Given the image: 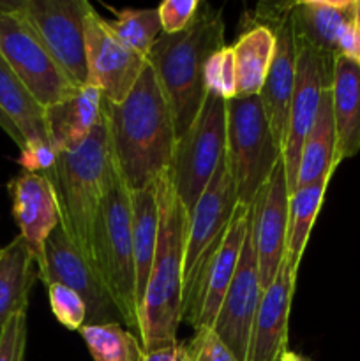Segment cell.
Here are the masks:
<instances>
[{"instance_id":"1","label":"cell","mask_w":360,"mask_h":361,"mask_svg":"<svg viewBox=\"0 0 360 361\" xmlns=\"http://www.w3.org/2000/svg\"><path fill=\"white\" fill-rule=\"evenodd\" d=\"M102 115L113 164L129 192L154 185L172 166L176 133L169 106L148 62L120 104L102 99Z\"/></svg>"},{"instance_id":"2","label":"cell","mask_w":360,"mask_h":361,"mask_svg":"<svg viewBox=\"0 0 360 361\" xmlns=\"http://www.w3.org/2000/svg\"><path fill=\"white\" fill-rule=\"evenodd\" d=\"M159 207V233L147 291L140 309V341L143 351L175 345L182 321L184 259L189 215L180 203L172 175L155 180Z\"/></svg>"},{"instance_id":"3","label":"cell","mask_w":360,"mask_h":361,"mask_svg":"<svg viewBox=\"0 0 360 361\" xmlns=\"http://www.w3.org/2000/svg\"><path fill=\"white\" fill-rule=\"evenodd\" d=\"M221 11L201 4L196 18L179 34H161L147 55L172 111L176 137L182 136L203 106L207 60L224 48Z\"/></svg>"},{"instance_id":"4","label":"cell","mask_w":360,"mask_h":361,"mask_svg":"<svg viewBox=\"0 0 360 361\" xmlns=\"http://www.w3.org/2000/svg\"><path fill=\"white\" fill-rule=\"evenodd\" d=\"M92 257L127 330L140 338L131 192L112 159L108 182L92 228Z\"/></svg>"},{"instance_id":"5","label":"cell","mask_w":360,"mask_h":361,"mask_svg":"<svg viewBox=\"0 0 360 361\" xmlns=\"http://www.w3.org/2000/svg\"><path fill=\"white\" fill-rule=\"evenodd\" d=\"M109 168L112 154L104 115L81 147L56 152L53 187L59 197L60 224L92 267V228L104 194Z\"/></svg>"},{"instance_id":"6","label":"cell","mask_w":360,"mask_h":361,"mask_svg":"<svg viewBox=\"0 0 360 361\" xmlns=\"http://www.w3.org/2000/svg\"><path fill=\"white\" fill-rule=\"evenodd\" d=\"M226 159L239 203L251 207L282 161V148L258 95H236L226 101Z\"/></svg>"},{"instance_id":"7","label":"cell","mask_w":360,"mask_h":361,"mask_svg":"<svg viewBox=\"0 0 360 361\" xmlns=\"http://www.w3.org/2000/svg\"><path fill=\"white\" fill-rule=\"evenodd\" d=\"M224 155L226 101L207 92L194 122L182 136L176 137L169 166L173 187L187 215L207 189Z\"/></svg>"},{"instance_id":"8","label":"cell","mask_w":360,"mask_h":361,"mask_svg":"<svg viewBox=\"0 0 360 361\" xmlns=\"http://www.w3.org/2000/svg\"><path fill=\"white\" fill-rule=\"evenodd\" d=\"M249 221L251 207L239 204L226 235L214 249L208 250L194 271L182 303V321L189 323L194 331L214 328L226 293L235 277Z\"/></svg>"},{"instance_id":"9","label":"cell","mask_w":360,"mask_h":361,"mask_svg":"<svg viewBox=\"0 0 360 361\" xmlns=\"http://www.w3.org/2000/svg\"><path fill=\"white\" fill-rule=\"evenodd\" d=\"M90 9L87 0H21L18 9L78 88L88 85L85 18Z\"/></svg>"},{"instance_id":"10","label":"cell","mask_w":360,"mask_h":361,"mask_svg":"<svg viewBox=\"0 0 360 361\" xmlns=\"http://www.w3.org/2000/svg\"><path fill=\"white\" fill-rule=\"evenodd\" d=\"M0 56L42 108H49L78 90L20 11L0 14Z\"/></svg>"},{"instance_id":"11","label":"cell","mask_w":360,"mask_h":361,"mask_svg":"<svg viewBox=\"0 0 360 361\" xmlns=\"http://www.w3.org/2000/svg\"><path fill=\"white\" fill-rule=\"evenodd\" d=\"M37 277L46 288L52 284H64L78 293L87 305L85 324H122L119 309L113 303L101 275L71 242L62 224L56 226L46 238Z\"/></svg>"},{"instance_id":"12","label":"cell","mask_w":360,"mask_h":361,"mask_svg":"<svg viewBox=\"0 0 360 361\" xmlns=\"http://www.w3.org/2000/svg\"><path fill=\"white\" fill-rule=\"evenodd\" d=\"M293 2L261 4L249 27H268L275 35V51L261 87L260 101L265 109L272 134L279 147H284L288 130V113L296 78V42L289 11Z\"/></svg>"},{"instance_id":"13","label":"cell","mask_w":360,"mask_h":361,"mask_svg":"<svg viewBox=\"0 0 360 361\" xmlns=\"http://www.w3.org/2000/svg\"><path fill=\"white\" fill-rule=\"evenodd\" d=\"M296 78L293 88L292 104L288 113V130H286L282 162L286 169L289 196L296 189L300 152L307 134L313 129L320 109L323 92L332 85L334 74V56H328L306 42L296 41Z\"/></svg>"},{"instance_id":"14","label":"cell","mask_w":360,"mask_h":361,"mask_svg":"<svg viewBox=\"0 0 360 361\" xmlns=\"http://www.w3.org/2000/svg\"><path fill=\"white\" fill-rule=\"evenodd\" d=\"M239 204L235 180L224 155L207 189L189 214L184 259V295L208 250L214 249L226 235Z\"/></svg>"},{"instance_id":"15","label":"cell","mask_w":360,"mask_h":361,"mask_svg":"<svg viewBox=\"0 0 360 361\" xmlns=\"http://www.w3.org/2000/svg\"><path fill=\"white\" fill-rule=\"evenodd\" d=\"M88 85L101 92L102 99L120 104L136 85L147 59L122 44L92 7L85 18Z\"/></svg>"},{"instance_id":"16","label":"cell","mask_w":360,"mask_h":361,"mask_svg":"<svg viewBox=\"0 0 360 361\" xmlns=\"http://www.w3.org/2000/svg\"><path fill=\"white\" fill-rule=\"evenodd\" d=\"M260 268H258L256 243L253 233V210H251L249 228L244 240L242 252L236 264L235 277L229 284L221 310L212 330L232 349L239 361H247L253 334L254 316L261 298Z\"/></svg>"},{"instance_id":"17","label":"cell","mask_w":360,"mask_h":361,"mask_svg":"<svg viewBox=\"0 0 360 361\" xmlns=\"http://www.w3.org/2000/svg\"><path fill=\"white\" fill-rule=\"evenodd\" d=\"M356 0L293 2V34L300 42L328 56L344 55L360 62V32L355 27Z\"/></svg>"},{"instance_id":"18","label":"cell","mask_w":360,"mask_h":361,"mask_svg":"<svg viewBox=\"0 0 360 361\" xmlns=\"http://www.w3.org/2000/svg\"><path fill=\"white\" fill-rule=\"evenodd\" d=\"M253 233L256 243L258 268H260L261 291L272 284L279 267L286 256V240L289 224V190L286 182L284 162H279L268 176L267 183L254 203Z\"/></svg>"},{"instance_id":"19","label":"cell","mask_w":360,"mask_h":361,"mask_svg":"<svg viewBox=\"0 0 360 361\" xmlns=\"http://www.w3.org/2000/svg\"><path fill=\"white\" fill-rule=\"evenodd\" d=\"M296 271L293 259L286 254L272 284L261 293L247 361H279L288 351V321Z\"/></svg>"},{"instance_id":"20","label":"cell","mask_w":360,"mask_h":361,"mask_svg":"<svg viewBox=\"0 0 360 361\" xmlns=\"http://www.w3.org/2000/svg\"><path fill=\"white\" fill-rule=\"evenodd\" d=\"M9 194L13 197V215L20 228V236L27 242L35 267H39L46 238L60 224L55 187L44 175L23 171L9 182Z\"/></svg>"},{"instance_id":"21","label":"cell","mask_w":360,"mask_h":361,"mask_svg":"<svg viewBox=\"0 0 360 361\" xmlns=\"http://www.w3.org/2000/svg\"><path fill=\"white\" fill-rule=\"evenodd\" d=\"M332 111L335 122V161L355 157L360 150V62L339 55L332 74Z\"/></svg>"},{"instance_id":"22","label":"cell","mask_w":360,"mask_h":361,"mask_svg":"<svg viewBox=\"0 0 360 361\" xmlns=\"http://www.w3.org/2000/svg\"><path fill=\"white\" fill-rule=\"evenodd\" d=\"M102 118V95L92 85H85L71 97L46 108L49 143L60 150L81 147Z\"/></svg>"},{"instance_id":"23","label":"cell","mask_w":360,"mask_h":361,"mask_svg":"<svg viewBox=\"0 0 360 361\" xmlns=\"http://www.w3.org/2000/svg\"><path fill=\"white\" fill-rule=\"evenodd\" d=\"M27 242L16 236L0 249V330L11 317L27 312L28 295L37 271Z\"/></svg>"},{"instance_id":"24","label":"cell","mask_w":360,"mask_h":361,"mask_svg":"<svg viewBox=\"0 0 360 361\" xmlns=\"http://www.w3.org/2000/svg\"><path fill=\"white\" fill-rule=\"evenodd\" d=\"M335 143H337L335 122L334 111H332L330 88H328L323 92L313 129L309 130L302 145L299 173H296V189L311 185L316 180L332 178L335 169L339 168L337 161H335Z\"/></svg>"},{"instance_id":"25","label":"cell","mask_w":360,"mask_h":361,"mask_svg":"<svg viewBox=\"0 0 360 361\" xmlns=\"http://www.w3.org/2000/svg\"><path fill=\"white\" fill-rule=\"evenodd\" d=\"M131 222H133L134 268H136V302L140 310L154 263L155 247H157L159 207L155 185L131 192Z\"/></svg>"},{"instance_id":"26","label":"cell","mask_w":360,"mask_h":361,"mask_svg":"<svg viewBox=\"0 0 360 361\" xmlns=\"http://www.w3.org/2000/svg\"><path fill=\"white\" fill-rule=\"evenodd\" d=\"M0 109L16 126L27 145L49 143L46 108H42L20 78L0 56ZM52 145V143H49Z\"/></svg>"},{"instance_id":"27","label":"cell","mask_w":360,"mask_h":361,"mask_svg":"<svg viewBox=\"0 0 360 361\" xmlns=\"http://www.w3.org/2000/svg\"><path fill=\"white\" fill-rule=\"evenodd\" d=\"M236 60L239 95H260L275 51V35L268 27H247L232 46Z\"/></svg>"},{"instance_id":"28","label":"cell","mask_w":360,"mask_h":361,"mask_svg":"<svg viewBox=\"0 0 360 361\" xmlns=\"http://www.w3.org/2000/svg\"><path fill=\"white\" fill-rule=\"evenodd\" d=\"M330 183V178H321L311 185L299 187L289 196V224L288 240H286V254L293 259V264L299 270L304 250L309 242L311 229L316 221L320 208L323 204L325 192Z\"/></svg>"},{"instance_id":"29","label":"cell","mask_w":360,"mask_h":361,"mask_svg":"<svg viewBox=\"0 0 360 361\" xmlns=\"http://www.w3.org/2000/svg\"><path fill=\"white\" fill-rule=\"evenodd\" d=\"M94 361H141V341L120 323L85 324L78 330Z\"/></svg>"},{"instance_id":"30","label":"cell","mask_w":360,"mask_h":361,"mask_svg":"<svg viewBox=\"0 0 360 361\" xmlns=\"http://www.w3.org/2000/svg\"><path fill=\"white\" fill-rule=\"evenodd\" d=\"M116 18L108 21L109 30L126 48L147 59L152 46L162 34L157 9H124L115 11Z\"/></svg>"},{"instance_id":"31","label":"cell","mask_w":360,"mask_h":361,"mask_svg":"<svg viewBox=\"0 0 360 361\" xmlns=\"http://www.w3.org/2000/svg\"><path fill=\"white\" fill-rule=\"evenodd\" d=\"M203 83L205 90L215 94L224 101L239 95L236 60L232 46H224L207 60L203 71Z\"/></svg>"},{"instance_id":"32","label":"cell","mask_w":360,"mask_h":361,"mask_svg":"<svg viewBox=\"0 0 360 361\" xmlns=\"http://www.w3.org/2000/svg\"><path fill=\"white\" fill-rule=\"evenodd\" d=\"M49 307L53 316L67 330H80L87 323V305L78 293L64 284L48 286Z\"/></svg>"},{"instance_id":"33","label":"cell","mask_w":360,"mask_h":361,"mask_svg":"<svg viewBox=\"0 0 360 361\" xmlns=\"http://www.w3.org/2000/svg\"><path fill=\"white\" fill-rule=\"evenodd\" d=\"M186 348L189 361H239L212 328L198 330Z\"/></svg>"},{"instance_id":"34","label":"cell","mask_w":360,"mask_h":361,"mask_svg":"<svg viewBox=\"0 0 360 361\" xmlns=\"http://www.w3.org/2000/svg\"><path fill=\"white\" fill-rule=\"evenodd\" d=\"M200 0H164L157 7L162 34H179L191 25L200 11Z\"/></svg>"},{"instance_id":"35","label":"cell","mask_w":360,"mask_h":361,"mask_svg":"<svg viewBox=\"0 0 360 361\" xmlns=\"http://www.w3.org/2000/svg\"><path fill=\"white\" fill-rule=\"evenodd\" d=\"M27 345V312L11 317L0 330V361H23Z\"/></svg>"},{"instance_id":"36","label":"cell","mask_w":360,"mask_h":361,"mask_svg":"<svg viewBox=\"0 0 360 361\" xmlns=\"http://www.w3.org/2000/svg\"><path fill=\"white\" fill-rule=\"evenodd\" d=\"M20 164L23 166L25 171L39 173L44 175L49 182L53 183L56 166V152L49 143H37L27 145L25 150L21 152Z\"/></svg>"},{"instance_id":"37","label":"cell","mask_w":360,"mask_h":361,"mask_svg":"<svg viewBox=\"0 0 360 361\" xmlns=\"http://www.w3.org/2000/svg\"><path fill=\"white\" fill-rule=\"evenodd\" d=\"M141 361H189V355H187L186 344L176 342L175 345H166V348L145 353Z\"/></svg>"},{"instance_id":"38","label":"cell","mask_w":360,"mask_h":361,"mask_svg":"<svg viewBox=\"0 0 360 361\" xmlns=\"http://www.w3.org/2000/svg\"><path fill=\"white\" fill-rule=\"evenodd\" d=\"M0 127H2L4 133H6L7 136H9L11 140L18 145V148L23 152L25 147H27V143H25V140H23V136L20 134V130L16 129V126H14L9 118H7V115L2 111V109H0Z\"/></svg>"},{"instance_id":"39","label":"cell","mask_w":360,"mask_h":361,"mask_svg":"<svg viewBox=\"0 0 360 361\" xmlns=\"http://www.w3.org/2000/svg\"><path fill=\"white\" fill-rule=\"evenodd\" d=\"M21 6V0H0V14L13 13L18 11Z\"/></svg>"},{"instance_id":"40","label":"cell","mask_w":360,"mask_h":361,"mask_svg":"<svg viewBox=\"0 0 360 361\" xmlns=\"http://www.w3.org/2000/svg\"><path fill=\"white\" fill-rule=\"evenodd\" d=\"M279 361H307V360L302 358V356H300V355H296V353L286 351L284 355L281 356V360H279Z\"/></svg>"},{"instance_id":"41","label":"cell","mask_w":360,"mask_h":361,"mask_svg":"<svg viewBox=\"0 0 360 361\" xmlns=\"http://www.w3.org/2000/svg\"><path fill=\"white\" fill-rule=\"evenodd\" d=\"M355 27L360 32V0L355 2Z\"/></svg>"}]
</instances>
